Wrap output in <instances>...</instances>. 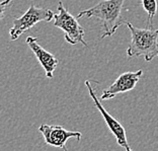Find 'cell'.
<instances>
[{"instance_id": "cell-10", "label": "cell", "mask_w": 158, "mask_h": 151, "mask_svg": "<svg viewBox=\"0 0 158 151\" xmlns=\"http://www.w3.org/2000/svg\"><path fill=\"white\" fill-rule=\"evenodd\" d=\"M12 0H4V1H0V21H1L5 16L6 9L11 5Z\"/></svg>"}, {"instance_id": "cell-7", "label": "cell", "mask_w": 158, "mask_h": 151, "mask_svg": "<svg viewBox=\"0 0 158 151\" xmlns=\"http://www.w3.org/2000/svg\"><path fill=\"white\" fill-rule=\"evenodd\" d=\"M142 75V69L122 73L112 85H110L109 87L102 91V95H100V100L114 99V96H117L120 93L128 92L134 89Z\"/></svg>"}, {"instance_id": "cell-5", "label": "cell", "mask_w": 158, "mask_h": 151, "mask_svg": "<svg viewBox=\"0 0 158 151\" xmlns=\"http://www.w3.org/2000/svg\"><path fill=\"white\" fill-rule=\"evenodd\" d=\"M85 86L88 89L89 95H90V98L92 99L93 103H94L95 107L98 110V112L102 114L103 120H105L106 124L107 125V127H109L110 131L112 132L113 135L116 137L118 145H120L122 148H124L125 151H133L132 148L130 147V145H129V143H128L125 128L122 126V124L120 123V122H118L116 118H114L112 115H110L105 109V107H103V106L102 105V103H100V100L98 99V96H96L94 89H93L92 85H91V81L90 80H86L85 81Z\"/></svg>"}, {"instance_id": "cell-1", "label": "cell", "mask_w": 158, "mask_h": 151, "mask_svg": "<svg viewBox=\"0 0 158 151\" xmlns=\"http://www.w3.org/2000/svg\"><path fill=\"white\" fill-rule=\"evenodd\" d=\"M125 0H102L91 8L80 11L77 19L81 17H96L102 21L103 34L102 39L112 37L122 24L126 23L123 19Z\"/></svg>"}, {"instance_id": "cell-4", "label": "cell", "mask_w": 158, "mask_h": 151, "mask_svg": "<svg viewBox=\"0 0 158 151\" xmlns=\"http://www.w3.org/2000/svg\"><path fill=\"white\" fill-rule=\"evenodd\" d=\"M54 15L55 13L51 9L38 7L31 4L23 16L13 19V26L9 31L10 40L15 41L23 33L31 30L39 23H42V21L49 23L54 19Z\"/></svg>"}, {"instance_id": "cell-2", "label": "cell", "mask_w": 158, "mask_h": 151, "mask_svg": "<svg viewBox=\"0 0 158 151\" xmlns=\"http://www.w3.org/2000/svg\"><path fill=\"white\" fill-rule=\"evenodd\" d=\"M131 31V43L127 49L129 57L143 56L146 62L158 57V30L152 27L139 28L134 27L129 21H126Z\"/></svg>"}, {"instance_id": "cell-6", "label": "cell", "mask_w": 158, "mask_h": 151, "mask_svg": "<svg viewBox=\"0 0 158 151\" xmlns=\"http://www.w3.org/2000/svg\"><path fill=\"white\" fill-rule=\"evenodd\" d=\"M39 131L44 136L46 144L61 148L63 151H68L66 143L69 138H76L77 141L81 140V133L76 131H68L62 126L46 125L40 126Z\"/></svg>"}, {"instance_id": "cell-9", "label": "cell", "mask_w": 158, "mask_h": 151, "mask_svg": "<svg viewBox=\"0 0 158 151\" xmlns=\"http://www.w3.org/2000/svg\"><path fill=\"white\" fill-rule=\"evenodd\" d=\"M143 9L148 14V27H152L153 19L157 13V0H142Z\"/></svg>"}, {"instance_id": "cell-3", "label": "cell", "mask_w": 158, "mask_h": 151, "mask_svg": "<svg viewBox=\"0 0 158 151\" xmlns=\"http://www.w3.org/2000/svg\"><path fill=\"white\" fill-rule=\"evenodd\" d=\"M58 13L54 15V26L63 31L67 43L71 45L82 44L84 47L87 43L84 40V28L79 24L77 17H74L63 5L62 1L58 2Z\"/></svg>"}, {"instance_id": "cell-8", "label": "cell", "mask_w": 158, "mask_h": 151, "mask_svg": "<svg viewBox=\"0 0 158 151\" xmlns=\"http://www.w3.org/2000/svg\"><path fill=\"white\" fill-rule=\"evenodd\" d=\"M27 44L30 47V49L33 51L35 56L37 57L41 66L44 68L46 76L48 78L54 77V71L58 67L59 61L53 55L52 53L48 52L39 44L38 38L35 37H27Z\"/></svg>"}]
</instances>
